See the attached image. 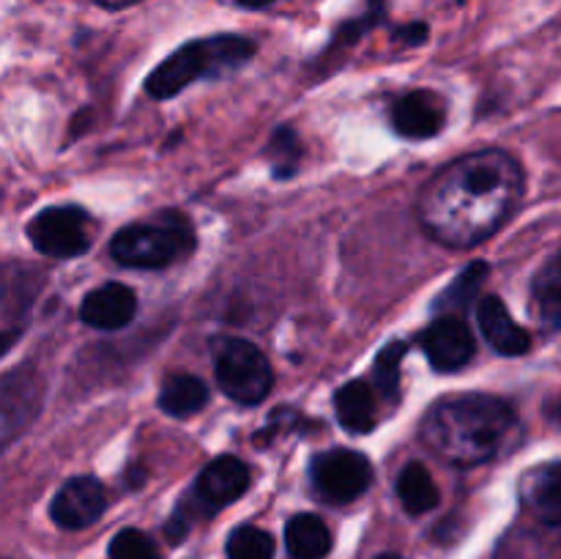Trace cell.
<instances>
[{"label":"cell","instance_id":"cell-7","mask_svg":"<svg viewBox=\"0 0 561 559\" xmlns=\"http://www.w3.org/2000/svg\"><path fill=\"white\" fill-rule=\"evenodd\" d=\"M310 482L321 502L348 504L370 488L373 466L356 449L334 447L312 458Z\"/></svg>","mask_w":561,"mask_h":559},{"label":"cell","instance_id":"cell-3","mask_svg":"<svg viewBox=\"0 0 561 559\" xmlns=\"http://www.w3.org/2000/svg\"><path fill=\"white\" fill-rule=\"evenodd\" d=\"M255 49L252 38L236 36V33L195 38V42L184 44L173 55H168L148 75L146 93L153 99H170L197 80L230 75L233 69L244 66L255 55Z\"/></svg>","mask_w":561,"mask_h":559},{"label":"cell","instance_id":"cell-18","mask_svg":"<svg viewBox=\"0 0 561 559\" xmlns=\"http://www.w3.org/2000/svg\"><path fill=\"white\" fill-rule=\"evenodd\" d=\"M531 310L542 327H561V252L548 258L531 280Z\"/></svg>","mask_w":561,"mask_h":559},{"label":"cell","instance_id":"cell-12","mask_svg":"<svg viewBox=\"0 0 561 559\" xmlns=\"http://www.w3.org/2000/svg\"><path fill=\"white\" fill-rule=\"evenodd\" d=\"M477 321H480L482 334L493 351L504 356H520L531 349V338L524 327L513 318L499 296H482L480 307H477Z\"/></svg>","mask_w":561,"mask_h":559},{"label":"cell","instance_id":"cell-28","mask_svg":"<svg viewBox=\"0 0 561 559\" xmlns=\"http://www.w3.org/2000/svg\"><path fill=\"white\" fill-rule=\"evenodd\" d=\"M102 9H126V5L131 3H140V0H96Z\"/></svg>","mask_w":561,"mask_h":559},{"label":"cell","instance_id":"cell-9","mask_svg":"<svg viewBox=\"0 0 561 559\" xmlns=\"http://www.w3.org/2000/svg\"><path fill=\"white\" fill-rule=\"evenodd\" d=\"M420 349L436 370H460L474 356V334L469 323L458 316H442L420 332Z\"/></svg>","mask_w":561,"mask_h":559},{"label":"cell","instance_id":"cell-13","mask_svg":"<svg viewBox=\"0 0 561 559\" xmlns=\"http://www.w3.org/2000/svg\"><path fill=\"white\" fill-rule=\"evenodd\" d=\"M42 406V384L31 370H14L3 378V442L20 436Z\"/></svg>","mask_w":561,"mask_h":559},{"label":"cell","instance_id":"cell-31","mask_svg":"<svg viewBox=\"0 0 561 559\" xmlns=\"http://www.w3.org/2000/svg\"><path fill=\"white\" fill-rule=\"evenodd\" d=\"M458 3H466V0H458Z\"/></svg>","mask_w":561,"mask_h":559},{"label":"cell","instance_id":"cell-20","mask_svg":"<svg viewBox=\"0 0 561 559\" xmlns=\"http://www.w3.org/2000/svg\"><path fill=\"white\" fill-rule=\"evenodd\" d=\"M398 497L411 515H422L431 513L438 504V488L433 482L431 471L416 464V460H411L398 477Z\"/></svg>","mask_w":561,"mask_h":559},{"label":"cell","instance_id":"cell-10","mask_svg":"<svg viewBox=\"0 0 561 559\" xmlns=\"http://www.w3.org/2000/svg\"><path fill=\"white\" fill-rule=\"evenodd\" d=\"M247 488H250V466L233 455H222L201 471L195 491L208 510H222L244 497Z\"/></svg>","mask_w":561,"mask_h":559},{"label":"cell","instance_id":"cell-1","mask_svg":"<svg viewBox=\"0 0 561 559\" xmlns=\"http://www.w3.org/2000/svg\"><path fill=\"white\" fill-rule=\"evenodd\" d=\"M524 197V168L502 148L474 151L433 175L416 197L422 228L447 247H474L496 233Z\"/></svg>","mask_w":561,"mask_h":559},{"label":"cell","instance_id":"cell-23","mask_svg":"<svg viewBox=\"0 0 561 559\" xmlns=\"http://www.w3.org/2000/svg\"><path fill=\"white\" fill-rule=\"evenodd\" d=\"M405 351H409V345L394 340V343L383 345L373 362V381L387 400H394L400 392V365L405 360Z\"/></svg>","mask_w":561,"mask_h":559},{"label":"cell","instance_id":"cell-30","mask_svg":"<svg viewBox=\"0 0 561 559\" xmlns=\"http://www.w3.org/2000/svg\"><path fill=\"white\" fill-rule=\"evenodd\" d=\"M376 559H400L398 554H381V557H376Z\"/></svg>","mask_w":561,"mask_h":559},{"label":"cell","instance_id":"cell-6","mask_svg":"<svg viewBox=\"0 0 561 559\" xmlns=\"http://www.w3.org/2000/svg\"><path fill=\"white\" fill-rule=\"evenodd\" d=\"M91 214L80 206H49L42 208L27 223V239L36 252L47 258H77L88 252L93 239Z\"/></svg>","mask_w":561,"mask_h":559},{"label":"cell","instance_id":"cell-8","mask_svg":"<svg viewBox=\"0 0 561 559\" xmlns=\"http://www.w3.org/2000/svg\"><path fill=\"white\" fill-rule=\"evenodd\" d=\"M104 510H107V491L96 477L88 475L64 482L49 504V515L60 529H85L102 518Z\"/></svg>","mask_w":561,"mask_h":559},{"label":"cell","instance_id":"cell-29","mask_svg":"<svg viewBox=\"0 0 561 559\" xmlns=\"http://www.w3.org/2000/svg\"><path fill=\"white\" fill-rule=\"evenodd\" d=\"M239 5H247V9H263V5H272L274 0H236Z\"/></svg>","mask_w":561,"mask_h":559},{"label":"cell","instance_id":"cell-25","mask_svg":"<svg viewBox=\"0 0 561 559\" xmlns=\"http://www.w3.org/2000/svg\"><path fill=\"white\" fill-rule=\"evenodd\" d=\"M110 559H157V546L140 529H121L110 540Z\"/></svg>","mask_w":561,"mask_h":559},{"label":"cell","instance_id":"cell-19","mask_svg":"<svg viewBox=\"0 0 561 559\" xmlns=\"http://www.w3.org/2000/svg\"><path fill=\"white\" fill-rule=\"evenodd\" d=\"M206 403V384L195 376H186V373H175V376L164 378L162 389H159V409L170 417H179V420L197 414Z\"/></svg>","mask_w":561,"mask_h":559},{"label":"cell","instance_id":"cell-26","mask_svg":"<svg viewBox=\"0 0 561 559\" xmlns=\"http://www.w3.org/2000/svg\"><path fill=\"white\" fill-rule=\"evenodd\" d=\"M186 532H190V521L184 518V513H173V518L168 521V526H164V535H168L170 543H181L186 537Z\"/></svg>","mask_w":561,"mask_h":559},{"label":"cell","instance_id":"cell-11","mask_svg":"<svg viewBox=\"0 0 561 559\" xmlns=\"http://www.w3.org/2000/svg\"><path fill=\"white\" fill-rule=\"evenodd\" d=\"M447 121V104L433 91H414L398 99L392 110L394 132L409 140H427L438 135Z\"/></svg>","mask_w":561,"mask_h":559},{"label":"cell","instance_id":"cell-16","mask_svg":"<svg viewBox=\"0 0 561 559\" xmlns=\"http://www.w3.org/2000/svg\"><path fill=\"white\" fill-rule=\"evenodd\" d=\"M334 409H337L340 425L348 433H362L373 431L376 425V395H373L370 384L356 378V381L343 384L334 395Z\"/></svg>","mask_w":561,"mask_h":559},{"label":"cell","instance_id":"cell-27","mask_svg":"<svg viewBox=\"0 0 561 559\" xmlns=\"http://www.w3.org/2000/svg\"><path fill=\"white\" fill-rule=\"evenodd\" d=\"M425 36H427V25H422V22L420 25H405L398 31V38L405 44H420L425 42Z\"/></svg>","mask_w":561,"mask_h":559},{"label":"cell","instance_id":"cell-2","mask_svg":"<svg viewBox=\"0 0 561 559\" xmlns=\"http://www.w3.org/2000/svg\"><path fill=\"white\" fill-rule=\"evenodd\" d=\"M515 406L496 395H447L427 409L420 438L433 455L453 466H480L518 444Z\"/></svg>","mask_w":561,"mask_h":559},{"label":"cell","instance_id":"cell-22","mask_svg":"<svg viewBox=\"0 0 561 559\" xmlns=\"http://www.w3.org/2000/svg\"><path fill=\"white\" fill-rule=\"evenodd\" d=\"M301 157H305V146H301L299 135L290 126H279L266 146V159L272 164L274 175L277 179H290L299 170Z\"/></svg>","mask_w":561,"mask_h":559},{"label":"cell","instance_id":"cell-21","mask_svg":"<svg viewBox=\"0 0 561 559\" xmlns=\"http://www.w3.org/2000/svg\"><path fill=\"white\" fill-rule=\"evenodd\" d=\"M488 272H491V266H488V263H480V261L471 263L469 269H463V272L453 280V285H449V288L436 299V310H442L444 316H453L455 310H463V307H469L471 301L480 296Z\"/></svg>","mask_w":561,"mask_h":559},{"label":"cell","instance_id":"cell-4","mask_svg":"<svg viewBox=\"0 0 561 559\" xmlns=\"http://www.w3.org/2000/svg\"><path fill=\"white\" fill-rule=\"evenodd\" d=\"M195 230L179 212H162L148 223L126 225L110 241L121 266L164 269L186 261L195 252Z\"/></svg>","mask_w":561,"mask_h":559},{"label":"cell","instance_id":"cell-15","mask_svg":"<svg viewBox=\"0 0 561 559\" xmlns=\"http://www.w3.org/2000/svg\"><path fill=\"white\" fill-rule=\"evenodd\" d=\"M526 510L548 526H561V460L526 471L520 482Z\"/></svg>","mask_w":561,"mask_h":559},{"label":"cell","instance_id":"cell-24","mask_svg":"<svg viewBox=\"0 0 561 559\" xmlns=\"http://www.w3.org/2000/svg\"><path fill=\"white\" fill-rule=\"evenodd\" d=\"M274 537L257 526H239L228 537V559H272Z\"/></svg>","mask_w":561,"mask_h":559},{"label":"cell","instance_id":"cell-14","mask_svg":"<svg viewBox=\"0 0 561 559\" xmlns=\"http://www.w3.org/2000/svg\"><path fill=\"white\" fill-rule=\"evenodd\" d=\"M137 296L135 290L121 283L99 285L96 290L82 299L80 318L93 329H121L135 318Z\"/></svg>","mask_w":561,"mask_h":559},{"label":"cell","instance_id":"cell-17","mask_svg":"<svg viewBox=\"0 0 561 559\" xmlns=\"http://www.w3.org/2000/svg\"><path fill=\"white\" fill-rule=\"evenodd\" d=\"M285 546L294 559H323L332 548V532L318 515L299 513L285 526Z\"/></svg>","mask_w":561,"mask_h":559},{"label":"cell","instance_id":"cell-5","mask_svg":"<svg viewBox=\"0 0 561 559\" xmlns=\"http://www.w3.org/2000/svg\"><path fill=\"white\" fill-rule=\"evenodd\" d=\"M214 373L217 384L230 400L244 406L263 403L274 384V370L263 351L244 338L214 340Z\"/></svg>","mask_w":561,"mask_h":559}]
</instances>
